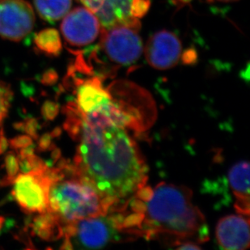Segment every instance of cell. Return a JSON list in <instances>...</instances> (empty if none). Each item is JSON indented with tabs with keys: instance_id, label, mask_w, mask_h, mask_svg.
I'll list each match as a JSON object with an SVG mask.
<instances>
[{
	"instance_id": "6da1fadb",
	"label": "cell",
	"mask_w": 250,
	"mask_h": 250,
	"mask_svg": "<svg viewBox=\"0 0 250 250\" xmlns=\"http://www.w3.org/2000/svg\"><path fill=\"white\" fill-rule=\"evenodd\" d=\"M76 114L75 166L110 208L145 187L146 163L125 128L95 113Z\"/></svg>"
},
{
	"instance_id": "7a4b0ae2",
	"label": "cell",
	"mask_w": 250,
	"mask_h": 250,
	"mask_svg": "<svg viewBox=\"0 0 250 250\" xmlns=\"http://www.w3.org/2000/svg\"><path fill=\"white\" fill-rule=\"evenodd\" d=\"M132 198L130 210L125 209L135 236L172 237L174 245L208 241L205 217L193 203L189 188L161 183L154 189L143 187Z\"/></svg>"
},
{
	"instance_id": "3957f363",
	"label": "cell",
	"mask_w": 250,
	"mask_h": 250,
	"mask_svg": "<svg viewBox=\"0 0 250 250\" xmlns=\"http://www.w3.org/2000/svg\"><path fill=\"white\" fill-rule=\"evenodd\" d=\"M110 206L75 166L52 169L49 211L63 226L109 212Z\"/></svg>"
},
{
	"instance_id": "277c9868",
	"label": "cell",
	"mask_w": 250,
	"mask_h": 250,
	"mask_svg": "<svg viewBox=\"0 0 250 250\" xmlns=\"http://www.w3.org/2000/svg\"><path fill=\"white\" fill-rule=\"evenodd\" d=\"M128 236L121 228L117 214L93 215L63 226L62 248L98 250ZM130 237V236H129Z\"/></svg>"
},
{
	"instance_id": "5b68a950",
	"label": "cell",
	"mask_w": 250,
	"mask_h": 250,
	"mask_svg": "<svg viewBox=\"0 0 250 250\" xmlns=\"http://www.w3.org/2000/svg\"><path fill=\"white\" fill-rule=\"evenodd\" d=\"M99 19L104 29L125 26L139 28V20L146 15L150 0H78Z\"/></svg>"
},
{
	"instance_id": "8992f818",
	"label": "cell",
	"mask_w": 250,
	"mask_h": 250,
	"mask_svg": "<svg viewBox=\"0 0 250 250\" xmlns=\"http://www.w3.org/2000/svg\"><path fill=\"white\" fill-rule=\"evenodd\" d=\"M12 196L22 210L29 214L49 210V192L52 172L44 166L14 178Z\"/></svg>"
},
{
	"instance_id": "52a82bcc",
	"label": "cell",
	"mask_w": 250,
	"mask_h": 250,
	"mask_svg": "<svg viewBox=\"0 0 250 250\" xmlns=\"http://www.w3.org/2000/svg\"><path fill=\"white\" fill-rule=\"evenodd\" d=\"M138 30L139 28L123 25L102 32L101 47L109 61L128 66L139 60L144 47Z\"/></svg>"
},
{
	"instance_id": "ba28073f",
	"label": "cell",
	"mask_w": 250,
	"mask_h": 250,
	"mask_svg": "<svg viewBox=\"0 0 250 250\" xmlns=\"http://www.w3.org/2000/svg\"><path fill=\"white\" fill-rule=\"evenodd\" d=\"M35 16L24 0H0V36L19 42L33 30Z\"/></svg>"
},
{
	"instance_id": "9c48e42d",
	"label": "cell",
	"mask_w": 250,
	"mask_h": 250,
	"mask_svg": "<svg viewBox=\"0 0 250 250\" xmlns=\"http://www.w3.org/2000/svg\"><path fill=\"white\" fill-rule=\"evenodd\" d=\"M102 25L97 16L87 7H77L64 17L61 31L66 42L75 47H83L97 40Z\"/></svg>"
},
{
	"instance_id": "30bf717a",
	"label": "cell",
	"mask_w": 250,
	"mask_h": 250,
	"mask_svg": "<svg viewBox=\"0 0 250 250\" xmlns=\"http://www.w3.org/2000/svg\"><path fill=\"white\" fill-rule=\"evenodd\" d=\"M182 43L169 31H160L151 36L145 47V55L150 65L158 70H167L179 62Z\"/></svg>"
},
{
	"instance_id": "8fae6325",
	"label": "cell",
	"mask_w": 250,
	"mask_h": 250,
	"mask_svg": "<svg viewBox=\"0 0 250 250\" xmlns=\"http://www.w3.org/2000/svg\"><path fill=\"white\" fill-rule=\"evenodd\" d=\"M216 239L221 248L247 250L250 247V220L245 215H230L222 218L216 227Z\"/></svg>"
},
{
	"instance_id": "7c38bea8",
	"label": "cell",
	"mask_w": 250,
	"mask_h": 250,
	"mask_svg": "<svg viewBox=\"0 0 250 250\" xmlns=\"http://www.w3.org/2000/svg\"><path fill=\"white\" fill-rule=\"evenodd\" d=\"M229 181L236 198V208L239 214L250 215V166L241 161L231 167Z\"/></svg>"
},
{
	"instance_id": "4fadbf2b",
	"label": "cell",
	"mask_w": 250,
	"mask_h": 250,
	"mask_svg": "<svg viewBox=\"0 0 250 250\" xmlns=\"http://www.w3.org/2000/svg\"><path fill=\"white\" fill-rule=\"evenodd\" d=\"M38 14L46 21H58L71 9L72 0H34Z\"/></svg>"
},
{
	"instance_id": "5bb4252c",
	"label": "cell",
	"mask_w": 250,
	"mask_h": 250,
	"mask_svg": "<svg viewBox=\"0 0 250 250\" xmlns=\"http://www.w3.org/2000/svg\"><path fill=\"white\" fill-rule=\"evenodd\" d=\"M33 229L42 238L51 240L53 237H60L62 235L63 225L59 222L54 214L48 210L38 215L34 220Z\"/></svg>"
},
{
	"instance_id": "9a60e30c",
	"label": "cell",
	"mask_w": 250,
	"mask_h": 250,
	"mask_svg": "<svg viewBox=\"0 0 250 250\" xmlns=\"http://www.w3.org/2000/svg\"><path fill=\"white\" fill-rule=\"evenodd\" d=\"M38 50L48 55H59L62 50V41L59 32L47 28L41 31L34 39Z\"/></svg>"
},
{
	"instance_id": "2e32d148",
	"label": "cell",
	"mask_w": 250,
	"mask_h": 250,
	"mask_svg": "<svg viewBox=\"0 0 250 250\" xmlns=\"http://www.w3.org/2000/svg\"><path fill=\"white\" fill-rule=\"evenodd\" d=\"M12 98V92L11 87L0 81V125L4 120L9 109L10 104Z\"/></svg>"
},
{
	"instance_id": "e0dca14e",
	"label": "cell",
	"mask_w": 250,
	"mask_h": 250,
	"mask_svg": "<svg viewBox=\"0 0 250 250\" xmlns=\"http://www.w3.org/2000/svg\"><path fill=\"white\" fill-rule=\"evenodd\" d=\"M6 166H7V173L11 178L14 179L17 171H18V160L13 154H10L6 158Z\"/></svg>"
},
{
	"instance_id": "ac0fdd59",
	"label": "cell",
	"mask_w": 250,
	"mask_h": 250,
	"mask_svg": "<svg viewBox=\"0 0 250 250\" xmlns=\"http://www.w3.org/2000/svg\"><path fill=\"white\" fill-rule=\"evenodd\" d=\"M12 144H14V146L23 147V146H27L28 144H31V139L26 136H22V137L18 138L17 140H13Z\"/></svg>"
},
{
	"instance_id": "d6986e66",
	"label": "cell",
	"mask_w": 250,
	"mask_h": 250,
	"mask_svg": "<svg viewBox=\"0 0 250 250\" xmlns=\"http://www.w3.org/2000/svg\"><path fill=\"white\" fill-rule=\"evenodd\" d=\"M193 0H174V2L177 5L183 6V5L189 4V2H191Z\"/></svg>"
},
{
	"instance_id": "ffe728a7",
	"label": "cell",
	"mask_w": 250,
	"mask_h": 250,
	"mask_svg": "<svg viewBox=\"0 0 250 250\" xmlns=\"http://www.w3.org/2000/svg\"><path fill=\"white\" fill-rule=\"evenodd\" d=\"M217 1H220V2H236V1H238V0H217Z\"/></svg>"
},
{
	"instance_id": "44dd1931",
	"label": "cell",
	"mask_w": 250,
	"mask_h": 250,
	"mask_svg": "<svg viewBox=\"0 0 250 250\" xmlns=\"http://www.w3.org/2000/svg\"><path fill=\"white\" fill-rule=\"evenodd\" d=\"M3 222H4V220H3V218L0 217V229L2 228V224H3Z\"/></svg>"
}]
</instances>
